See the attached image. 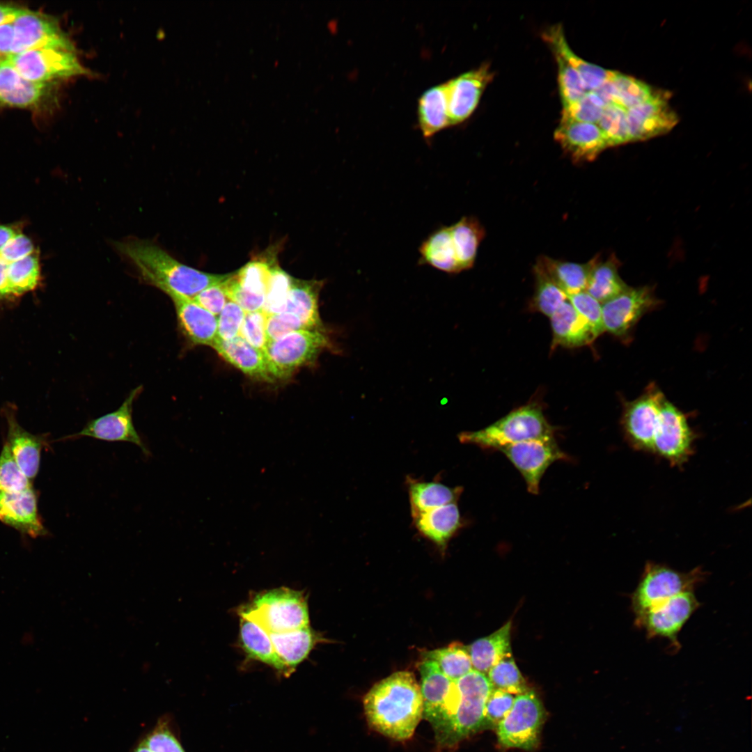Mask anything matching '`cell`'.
Wrapping results in <instances>:
<instances>
[{"label": "cell", "instance_id": "33", "mask_svg": "<svg viewBox=\"0 0 752 752\" xmlns=\"http://www.w3.org/2000/svg\"><path fill=\"white\" fill-rule=\"evenodd\" d=\"M418 121L425 139L450 126L446 83L430 88L420 97Z\"/></svg>", "mask_w": 752, "mask_h": 752}, {"label": "cell", "instance_id": "10", "mask_svg": "<svg viewBox=\"0 0 752 752\" xmlns=\"http://www.w3.org/2000/svg\"><path fill=\"white\" fill-rule=\"evenodd\" d=\"M666 398L650 384L636 399L625 402L621 425L625 439L636 451L652 453L654 436Z\"/></svg>", "mask_w": 752, "mask_h": 752}, {"label": "cell", "instance_id": "23", "mask_svg": "<svg viewBox=\"0 0 752 752\" xmlns=\"http://www.w3.org/2000/svg\"><path fill=\"white\" fill-rule=\"evenodd\" d=\"M552 347H578L593 343L599 335L566 300L550 317Z\"/></svg>", "mask_w": 752, "mask_h": 752}, {"label": "cell", "instance_id": "28", "mask_svg": "<svg viewBox=\"0 0 752 752\" xmlns=\"http://www.w3.org/2000/svg\"><path fill=\"white\" fill-rule=\"evenodd\" d=\"M412 519L416 529L441 547L446 546L462 526L457 502L418 514Z\"/></svg>", "mask_w": 752, "mask_h": 752}, {"label": "cell", "instance_id": "16", "mask_svg": "<svg viewBox=\"0 0 752 752\" xmlns=\"http://www.w3.org/2000/svg\"><path fill=\"white\" fill-rule=\"evenodd\" d=\"M141 390V386H137L117 409L90 420L81 431L65 439L88 437L106 441L129 442L139 447L144 455H150V451L136 431L132 420L133 403Z\"/></svg>", "mask_w": 752, "mask_h": 752}, {"label": "cell", "instance_id": "7", "mask_svg": "<svg viewBox=\"0 0 752 752\" xmlns=\"http://www.w3.org/2000/svg\"><path fill=\"white\" fill-rule=\"evenodd\" d=\"M455 682L460 701L448 730L438 744L444 749L454 746L483 727L485 704L492 690L487 675L473 669Z\"/></svg>", "mask_w": 752, "mask_h": 752}, {"label": "cell", "instance_id": "52", "mask_svg": "<svg viewBox=\"0 0 752 752\" xmlns=\"http://www.w3.org/2000/svg\"><path fill=\"white\" fill-rule=\"evenodd\" d=\"M266 313L263 311L246 313L240 335L247 343L264 354L268 343L266 331Z\"/></svg>", "mask_w": 752, "mask_h": 752}, {"label": "cell", "instance_id": "1", "mask_svg": "<svg viewBox=\"0 0 752 752\" xmlns=\"http://www.w3.org/2000/svg\"><path fill=\"white\" fill-rule=\"evenodd\" d=\"M369 726L396 740L410 738L423 719V699L413 673L398 671L376 683L363 700Z\"/></svg>", "mask_w": 752, "mask_h": 752}, {"label": "cell", "instance_id": "22", "mask_svg": "<svg viewBox=\"0 0 752 752\" xmlns=\"http://www.w3.org/2000/svg\"><path fill=\"white\" fill-rule=\"evenodd\" d=\"M175 309L178 324L182 334L195 345L212 347L217 338V318L193 299L171 298Z\"/></svg>", "mask_w": 752, "mask_h": 752}, {"label": "cell", "instance_id": "26", "mask_svg": "<svg viewBox=\"0 0 752 752\" xmlns=\"http://www.w3.org/2000/svg\"><path fill=\"white\" fill-rule=\"evenodd\" d=\"M322 285V281L292 277L285 311L296 315L306 329L323 331L318 312V296Z\"/></svg>", "mask_w": 752, "mask_h": 752}, {"label": "cell", "instance_id": "54", "mask_svg": "<svg viewBox=\"0 0 752 752\" xmlns=\"http://www.w3.org/2000/svg\"><path fill=\"white\" fill-rule=\"evenodd\" d=\"M514 699L512 694L492 689L485 704L483 727L497 726L510 710Z\"/></svg>", "mask_w": 752, "mask_h": 752}, {"label": "cell", "instance_id": "46", "mask_svg": "<svg viewBox=\"0 0 752 752\" xmlns=\"http://www.w3.org/2000/svg\"><path fill=\"white\" fill-rule=\"evenodd\" d=\"M141 741L151 752H186L169 715L159 719Z\"/></svg>", "mask_w": 752, "mask_h": 752}, {"label": "cell", "instance_id": "8", "mask_svg": "<svg viewBox=\"0 0 752 752\" xmlns=\"http://www.w3.org/2000/svg\"><path fill=\"white\" fill-rule=\"evenodd\" d=\"M7 59L24 78L36 83L49 84L88 74L76 49H36L11 54Z\"/></svg>", "mask_w": 752, "mask_h": 752}, {"label": "cell", "instance_id": "42", "mask_svg": "<svg viewBox=\"0 0 752 752\" xmlns=\"http://www.w3.org/2000/svg\"><path fill=\"white\" fill-rule=\"evenodd\" d=\"M610 79L615 89L613 104L626 110L647 102L657 92L645 83L618 72L613 71Z\"/></svg>", "mask_w": 752, "mask_h": 752}, {"label": "cell", "instance_id": "31", "mask_svg": "<svg viewBox=\"0 0 752 752\" xmlns=\"http://www.w3.org/2000/svg\"><path fill=\"white\" fill-rule=\"evenodd\" d=\"M240 642L247 656L260 661L285 676L292 673L276 653L269 634L257 624L241 618Z\"/></svg>", "mask_w": 752, "mask_h": 752}, {"label": "cell", "instance_id": "25", "mask_svg": "<svg viewBox=\"0 0 752 752\" xmlns=\"http://www.w3.org/2000/svg\"><path fill=\"white\" fill-rule=\"evenodd\" d=\"M212 347L225 361L244 374L261 381H274L268 370L263 352L251 345L240 336L228 340L217 338Z\"/></svg>", "mask_w": 752, "mask_h": 752}, {"label": "cell", "instance_id": "9", "mask_svg": "<svg viewBox=\"0 0 752 752\" xmlns=\"http://www.w3.org/2000/svg\"><path fill=\"white\" fill-rule=\"evenodd\" d=\"M544 719L543 706L533 691L517 695L510 710L496 726L499 742L506 747L533 749Z\"/></svg>", "mask_w": 752, "mask_h": 752}, {"label": "cell", "instance_id": "49", "mask_svg": "<svg viewBox=\"0 0 752 752\" xmlns=\"http://www.w3.org/2000/svg\"><path fill=\"white\" fill-rule=\"evenodd\" d=\"M558 65V81L563 107L579 100L585 93L578 72L561 54L553 52Z\"/></svg>", "mask_w": 752, "mask_h": 752}, {"label": "cell", "instance_id": "11", "mask_svg": "<svg viewBox=\"0 0 752 752\" xmlns=\"http://www.w3.org/2000/svg\"><path fill=\"white\" fill-rule=\"evenodd\" d=\"M695 439L686 415L666 399L654 436L652 453L673 466H681L692 455Z\"/></svg>", "mask_w": 752, "mask_h": 752}, {"label": "cell", "instance_id": "37", "mask_svg": "<svg viewBox=\"0 0 752 752\" xmlns=\"http://www.w3.org/2000/svg\"><path fill=\"white\" fill-rule=\"evenodd\" d=\"M449 227L460 269H469L474 265L478 246L485 235V229L472 217H464Z\"/></svg>", "mask_w": 752, "mask_h": 752}, {"label": "cell", "instance_id": "24", "mask_svg": "<svg viewBox=\"0 0 752 752\" xmlns=\"http://www.w3.org/2000/svg\"><path fill=\"white\" fill-rule=\"evenodd\" d=\"M48 84L24 78L7 59L0 60V104L26 108L37 104L45 95Z\"/></svg>", "mask_w": 752, "mask_h": 752}, {"label": "cell", "instance_id": "58", "mask_svg": "<svg viewBox=\"0 0 752 752\" xmlns=\"http://www.w3.org/2000/svg\"><path fill=\"white\" fill-rule=\"evenodd\" d=\"M35 252L32 241L20 231L0 250V258L12 263Z\"/></svg>", "mask_w": 752, "mask_h": 752}, {"label": "cell", "instance_id": "13", "mask_svg": "<svg viewBox=\"0 0 752 752\" xmlns=\"http://www.w3.org/2000/svg\"><path fill=\"white\" fill-rule=\"evenodd\" d=\"M523 476L529 492L538 494L540 482L547 468L555 461L567 459L554 437L507 445L498 449Z\"/></svg>", "mask_w": 752, "mask_h": 752}, {"label": "cell", "instance_id": "36", "mask_svg": "<svg viewBox=\"0 0 752 752\" xmlns=\"http://www.w3.org/2000/svg\"><path fill=\"white\" fill-rule=\"evenodd\" d=\"M412 517L448 503L457 502L461 487L451 488L444 484L409 480L408 483Z\"/></svg>", "mask_w": 752, "mask_h": 752}, {"label": "cell", "instance_id": "12", "mask_svg": "<svg viewBox=\"0 0 752 752\" xmlns=\"http://www.w3.org/2000/svg\"><path fill=\"white\" fill-rule=\"evenodd\" d=\"M700 606L694 591H687L668 598L635 620L648 638L661 637L679 647L677 636L683 626Z\"/></svg>", "mask_w": 752, "mask_h": 752}, {"label": "cell", "instance_id": "39", "mask_svg": "<svg viewBox=\"0 0 752 752\" xmlns=\"http://www.w3.org/2000/svg\"><path fill=\"white\" fill-rule=\"evenodd\" d=\"M6 277L10 303L37 288L41 280L37 253L12 263H7Z\"/></svg>", "mask_w": 752, "mask_h": 752}, {"label": "cell", "instance_id": "48", "mask_svg": "<svg viewBox=\"0 0 752 752\" xmlns=\"http://www.w3.org/2000/svg\"><path fill=\"white\" fill-rule=\"evenodd\" d=\"M32 487L5 442L0 453V493L19 492Z\"/></svg>", "mask_w": 752, "mask_h": 752}, {"label": "cell", "instance_id": "38", "mask_svg": "<svg viewBox=\"0 0 752 752\" xmlns=\"http://www.w3.org/2000/svg\"><path fill=\"white\" fill-rule=\"evenodd\" d=\"M619 261L613 255L602 262L597 260L592 268L586 291L603 304L615 297L628 285L618 273Z\"/></svg>", "mask_w": 752, "mask_h": 752}, {"label": "cell", "instance_id": "61", "mask_svg": "<svg viewBox=\"0 0 752 752\" xmlns=\"http://www.w3.org/2000/svg\"><path fill=\"white\" fill-rule=\"evenodd\" d=\"M19 232L12 225H0V250Z\"/></svg>", "mask_w": 752, "mask_h": 752}, {"label": "cell", "instance_id": "4", "mask_svg": "<svg viewBox=\"0 0 752 752\" xmlns=\"http://www.w3.org/2000/svg\"><path fill=\"white\" fill-rule=\"evenodd\" d=\"M240 615L268 634L282 633L309 626L306 596L302 592L279 588L260 593Z\"/></svg>", "mask_w": 752, "mask_h": 752}, {"label": "cell", "instance_id": "51", "mask_svg": "<svg viewBox=\"0 0 752 752\" xmlns=\"http://www.w3.org/2000/svg\"><path fill=\"white\" fill-rule=\"evenodd\" d=\"M567 298L574 309L590 324L599 336L605 331L601 303L586 290L568 295Z\"/></svg>", "mask_w": 752, "mask_h": 752}, {"label": "cell", "instance_id": "40", "mask_svg": "<svg viewBox=\"0 0 752 752\" xmlns=\"http://www.w3.org/2000/svg\"><path fill=\"white\" fill-rule=\"evenodd\" d=\"M276 263V254L270 250L247 263L234 273V276L243 289L253 294L265 296L272 269Z\"/></svg>", "mask_w": 752, "mask_h": 752}, {"label": "cell", "instance_id": "59", "mask_svg": "<svg viewBox=\"0 0 752 752\" xmlns=\"http://www.w3.org/2000/svg\"><path fill=\"white\" fill-rule=\"evenodd\" d=\"M15 40V31L13 23L0 26V57L7 58L12 53ZM0 60H1L0 58Z\"/></svg>", "mask_w": 752, "mask_h": 752}, {"label": "cell", "instance_id": "45", "mask_svg": "<svg viewBox=\"0 0 752 752\" xmlns=\"http://www.w3.org/2000/svg\"><path fill=\"white\" fill-rule=\"evenodd\" d=\"M609 146L630 141L627 110L616 104H608L597 123Z\"/></svg>", "mask_w": 752, "mask_h": 752}, {"label": "cell", "instance_id": "43", "mask_svg": "<svg viewBox=\"0 0 752 752\" xmlns=\"http://www.w3.org/2000/svg\"><path fill=\"white\" fill-rule=\"evenodd\" d=\"M492 689L510 694H522L529 688L517 666L512 656L504 657L496 664L486 675Z\"/></svg>", "mask_w": 752, "mask_h": 752}, {"label": "cell", "instance_id": "57", "mask_svg": "<svg viewBox=\"0 0 752 752\" xmlns=\"http://www.w3.org/2000/svg\"><path fill=\"white\" fill-rule=\"evenodd\" d=\"M225 281L208 286L193 299L213 315H219L228 301L224 285Z\"/></svg>", "mask_w": 752, "mask_h": 752}, {"label": "cell", "instance_id": "47", "mask_svg": "<svg viewBox=\"0 0 752 752\" xmlns=\"http://www.w3.org/2000/svg\"><path fill=\"white\" fill-rule=\"evenodd\" d=\"M292 277L276 263L272 271L263 311L266 315L284 312Z\"/></svg>", "mask_w": 752, "mask_h": 752}, {"label": "cell", "instance_id": "55", "mask_svg": "<svg viewBox=\"0 0 752 752\" xmlns=\"http://www.w3.org/2000/svg\"><path fill=\"white\" fill-rule=\"evenodd\" d=\"M224 285L228 299L239 305L246 313L263 310L265 296L253 294L243 289L236 281L234 274H230Z\"/></svg>", "mask_w": 752, "mask_h": 752}, {"label": "cell", "instance_id": "44", "mask_svg": "<svg viewBox=\"0 0 752 752\" xmlns=\"http://www.w3.org/2000/svg\"><path fill=\"white\" fill-rule=\"evenodd\" d=\"M535 289L531 305L533 309L550 317L566 300L567 295L546 274L534 267Z\"/></svg>", "mask_w": 752, "mask_h": 752}, {"label": "cell", "instance_id": "50", "mask_svg": "<svg viewBox=\"0 0 752 752\" xmlns=\"http://www.w3.org/2000/svg\"><path fill=\"white\" fill-rule=\"evenodd\" d=\"M606 104L593 91L586 93L575 102L564 107L561 120L597 123Z\"/></svg>", "mask_w": 752, "mask_h": 752}, {"label": "cell", "instance_id": "17", "mask_svg": "<svg viewBox=\"0 0 752 752\" xmlns=\"http://www.w3.org/2000/svg\"><path fill=\"white\" fill-rule=\"evenodd\" d=\"M669 95L657 91L647 102L627 110L630 141L647 140L675 127L678 117L668 104Z\"/></svg>", "mask_w": 752, "mask_h": 752}, {"label": "cell", "instance_id": "14", "mask_svg": "<svg viewBox=\"0 0 752 752\" xmlns=\"http://www.w3.org/2000/svg\"><path fill=\"white\" fill-rule=\"evenodd\" d=\"M658 304L659 301L650 288L628 286L615 297L602 304L604 331L624 338L647 312Z\"/></svg>", "mask_w": 752, "mask_h": 752}, {"label": "cell", "instance_id": "27", "mask_svg": "<svg viewBox=\"0 0 752 752\" xmlns=\"http://www.w3.org/2000/svg\"><path fill=\"white\" fill-rule=\"evenodd\" d=\"M597 258L586 263H577L540 256L534 267L546 274L568 296L586 290Z\"/></svg>", "mask_w": 752, "mask_h": 752}, {"label": "cell", "instance_id": "60", "mask_svg": "<svg viewBox=\"0 0 752 752\" xmlns=\"http://www.w3.org/2000/svg\"><path fill=\"white\" fill-rule=\"evenodd\" d=\"M23 9L0 4V26L13 23Z\"/></svg>", "mask_w": 752, "mask_h": 752}, {"label": "cell", "instance_id": "62", "mask_svg": "<svg viewBox=\"0 0 752 752\" xmlns=\"http://www.w3.org/2000/svg\"><path fill=\"white\" fill-rule=\"evenodd\" d=\"M131 752H151L141 740Z\"/></svg>", "mask_w": 752, "mask_h": 752}, {"label": "cell", "instance_id": "56", "mask_svg": "<svg viewBox=\"0 0 752 752\" xmlns=\"http://www.w3.org/2000/svg\"><path fill=\"white\" fill-rule=\"evenodd\" d=\"M300 329H306L299 318L289 312L267 315L265 331L268 342Z\"/></svg>", "mask_w": 752, "mask_h": 752}, {"label": "cell", "instance_id": "29", "mask_svg": "<svg viewBox=\"0 0 752 752\" xmlns=\"http://www.w3.org/2000/svg\"><path fill=\"white\" fill-rule=\"evenodd\" d=\"M543 36L552 52L563 56L578 72L586 92L595 91L610 79L613 71L588 63L572 52L567 45L561 25L551 27Z\"/></svg>", "mask_w": 752, "mask_h": 752}, {"label": "cell", "instance_id": "30", "mask_svg": "<svg viewBox=\"0 0 752 752\" xmlns=\"http://www.w3.org/2000/svg\"><path fill=\"white\" fill-rule=\"evenodd\" d=\"M511 627L509 620L490 635L467 646L473 670L487 675L500 660L512 656Z\"/></svg>", "mask_w": 752, "mask_h": 752}, {"label": "cell", "instance_id": "19", "mask_svg": "<svg viewBox=\"0 0 752 752\" xmlns=\"http://www.w3.org/2000/svg\"><path fill=\"white\" fill-rule=\"evenodd\" d=\"M554 139L574 163L590 162L609 147L597 125L561 120Z\"/></svg>", "mask_w": 752, "mask_h": 752}, {"label": "cell", "instance_id": "5", "mask_svg": "<svg viewBox=\"0 0 752 752\" xmlns=\"http://www.w3.org/2000/svg\"><path fill=\"white\" fill-rule=\"evenodd\" d=\"M705 576V573L699 567L682 572L662 564L648 562L631 595V607L635 620L671 597L693 591Z\"/></svg>", "mask_w": 752, "mask_h": 752}, {"label": "cell", "instance_id": "20", "mask_svg": "<svg viewBox=\"0 0 752 752\" xmlns=\"http://www.w3.org/2000/svg\"><path fill=\"white\" fill-rule=\"evenodd\" d=\"M0 522L32 538L47 533L33 487L19 492L0 493Z\"/></svg>", "mask_w": 752, "mask_h": 752}, {"label": "cell", "instance_id": "53", "mask_svg": "<svg viewBox=\"0 0 752 752\" xmlns=\"http://www.w3.org/2000/svg\"><path fill=\"white\" fill-rule=\"evenodd\" d=\"M245 315L239 305L228 301L217 317V338L228 340L239 336Z\"/></svg>", "mask_w": 752, "mask_h": 752}, {"label": "cell", "instance_id": "18", "mask_svg": "<svg viewBox=\"0 0 752 752\" xmlns=\"http://www.w3.org/2000/svg\"><path fill=\"white\" fill-rule=\"evenodd\" d=\"M492 78L489 67L484 64L446 82L450 126L471 116Z\"/></svg>", "mask_w": 752, "mask_h": 752}, {"label": "cell", "instance_id": "21", "mask_svg": "<svg viewBox=\"0 0 752 752\" xmlns=\"http://www.w3.org/2000/svg\"><path fill=\"white\" fill-rule=\"evenodd\" d=\"M3 413L7 421L6 443L20 469L32 480L38 473L41 451L46 439L23 428L13 407H5Z\"/></svg>", "mask_w": 752, "mask_h": 752}, {"label": "cell", "instance_id": "15", "mask_svg": "<svg viewBox=\"0 0 752 752\" xmlns=\"http://www.w3.org/2000/svg\"><path fill=\"white\" fill-rule=\"evenodd\" d=\"M13 25L15 40L11 54L43 48L75 49L58 23L42 13L23 9Z\"/></svg>", "mask_w": 752, "mask_h": 752}, {"label": "cell", "instance_id": "35", "mask_svg": "<svg viewBox=\"0 0 752 752\" xmlns=\"http://www.w3.org/2000/svg\"><path fill=\"white\" fill-rule=\"evenodd\" d=\"M269 636L276 653L291 672L322 640L310 626L286 632L269 633Z\"/></svg>", "mask_w": 752, "mask_h": 752}, {"label": "cell", "instance_id": "6", "mask_svg": "<svg viewBox=\"0 0 752 752\" xmlns=\"http://www.w3.org/2000/svg\"><path fill=\"white\" fill-rule=\"evenodd\" d=\"M330 345L323 331L300 329L269 341L264 351L268 370L275 380L290 377L301 367L313 364Z\"/></svg>", "mask_w": 752, "mask_h": 752}, {"label": "cell", "instance_id": "2", "mask_svg": "<svg viewBox=\"0 0 752 752\" xmlns=\"http://www.w3.org/2000/svg\"><path fill=\"white\" fill-rule=\"evenodd\" d=\"M118 252L130 262L141 279L173 297L193 299L208 286L230 275L204 272L176 260L158 245L141 240L117 242Z\"/></svg>", "mask_w": 752, "mask_h": 752}, {"label": "cell", "instance_id": "34", "mask_svg": "<svg viewBox=\"0 0 752 752\" xmlns=\"http://www.w3.org/2000/svg\"><path fill=\"white\" fill-rule=\"evenodd\" d=\"M419 685L423 699V719L433 718L448 696L454 681L445 675L433 661L423 659L418 665Z\"/></svg>", "mask_w": 752, "mask_h": 752}, {"label": "cell", "instance_id": "41", "mask_svg": "<svg viewBox=\"0 0 752 752\" xmlns=\"http://www.w3.org/2000/svg\"><path fill=\"white\" fill-rule=\"evenodd\" d=\"M423 659L434 662L453 681L473 670L467 646L457 643L425 652Z\"/></svg>", "mask_w": 752, "mask_h": 752}, {"label": "cell", "instance_id": "3", "mask_svg": "<svg viewBox=\"0 0 752 752\" xmlns=\"http://www.w3.org/2000/svg\"><path fill=\"white\" fill-rule=\"evenodd\" d=\"M554 431L541 407L531 402L482 430L462 432L458 439L464 444L498 450L510 444L554 437Z\"/></svg>", "mask_w": 752, "mask_h": 752}, {"label": "cell", "instance_id": "32", "mask_svg": "<svg viewBox=\"0 0 752 752\" xmlns=\"http://www.w3.org/2000/svg\"><path fill=\"white\" fill-rule=\"evenodd\" d=\"M419 263L428 265L447 274L462 272L453 246L449 226L440 227L421 244Z\"/></svg>", "mask_w": 752, "mask_h": 752}]
</instances>
